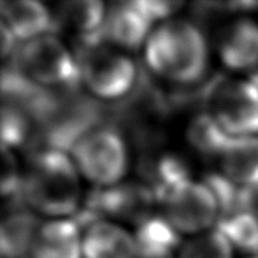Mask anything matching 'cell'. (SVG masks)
<instances>
[{
	"mask_svg": "<svg viewBox=\"0 0 258 258\" xmlns=\"http://www.w3.org/2000/svg\"><path fill=\"white\" fill-rule=\"evenodd\" d=\"M207 114L233 138L258 136V82L219 79L207 92Z\"/></svg>",
	"mask_w": 258,
	"mask_h": 258,
	"instance_id": "cell-6",
	"label": "cell"
},
{
	"mask_svg": "<svg viewBox=\"0 0 258 258\" xmlns=\"http://www.w3.org/2000/svg\"><path fill=\"white\" fill-rule=\"evenodd\" d=\"M2 24L13 34L18 43L50 35L56 29V17L36 0L2 2Z\"/></svg>",
	"mask_w": 258,
	"mask_h": 258,
	"instance_id": "cell-10",
	"label": "cell"
},
{
	"mask_svg": "<svg viewBox=\"0 0 258 258\" xmlns=\"http://www.w3.org/2000/svg\"><path fill=\"white\" fill-rule=\"evenodd\" d=\"M107 9L103 2L82 0L68 2L58 12V23L64 28L77 35L81 40V49L101 45L103 27L106 23Z\"/></svg>",
	"mask_w": 258,
	"mask_h": 258,
	"instance_id": "cell-14",
	"label": "cell"
},
{
	"mask_svg": "<svg viewBox=\"0 0 258 258\" xmlns=\"http://www.w3.org/2000/svg\"><path fill=\"white\" fill-rule=\"evenodd\" d=\"M79 175L97 189L119 185L128 171L126 143L117 129L96 125L74 143L70 150Z\"/></svg>",
	"mask_w": 258,
	"mask_h": 258,
	"instance_id": "cell-3",
	"label": "cell"
},
{
	"mask_svg": "<svg viewBox=\"0 0 258 258\" xmlns=\"http://www.w3.org/2000/svg\"><path fill=\"white\" fill-rule=\"evenodd\" d=\"M146 67L157 78L176 85H191L208 68V42L197 24L169 18L157 24L143 46Z\"/></svg>",
	"mask_w": 258,
	"mask_h": 258,
	"instance_id": "cell-1",
	"label": "cell"
},
{
	"mask_svg": "<svg viewBox=\"0 0 258 258\" xmlns=\"http://www.w3.org/2000/svg\"><path fill=\"white\" fill-rule=\"evenodd\" d=\"M233 247L217 228L191 236L182 244L176 258H232Z\"/></svg>",
	"mask_w": 258,
	"mask_h": 258,
	"instance_id": "cell-19",
	"label": "cell"
},
{
	"mask_svg": "<svg viewBox=\"0 0 258 258\" xmlns=\"http://www.w3.org/2000/svg\"><path fill=\"white\" fill-rule=\"evenodd\" d=\"M187 139L200 154L218 158L230 136L225 134L210 114L203 112L197 115L189 125Z\"/></svg>",
	"mask_w": 258,
	"mask_h": 258,
	"instance_id": "cell-18",
	"label": "cell"
},
{
	"mask_svg": "<svg viewBox=\"0 0 258 258\" xmlns=\"http://www.w3.org/2000/svg\"><path fill=\"white\" fill-rule=\"evenodd\" d=\"M224 178L243 189L258 187V136H230L217 158Z\"/></svg>",
	"mask_w": 258,
	"mask_h": 258,
	"instance_id": "cell-11",
	"label": "cell"
},
{
	"mask_svg": "<svg viewBox=\"0 0 258 258\" xmlns=\"http://www.w3.org/2000/svg\"><path fill=\"white\" fill-rule=\"evenodd\" d=\"M82 257L136 258L135 236L115 222L95 221L82 235Z\"/></svg>",
	"mask_w": 258,
	"mask_h": 258,
	"instance_id": "cell-13",
	"label": "cell"
},
{
	"mask_svg": "<svg viewBox=\"0 0 258 258\" xmlns=\"http://www.w3.org/2000/svg\"><path fill=\"white\" fill-rule=\"evenodd\" d=\"M215 49L225 68L233 73H250L258 68V21L236 17L222 25Z\"/></svg>",
	"mask_w": 258,
	"mask_h": 258,
	"instance_id": "cell-8",
	"label": "cell"
},
{
	"mask_svg": "<svg viewBox=\"0 0 258 258\" xmlns=\"http://www.w3.org/2000/svg\"><path fill=\"white\" fill-rule=\"evenodd\" d=\"M39 219L34 211L18 210L9 214L2 222L0 252L3 258H25L31 255Z\"/></svg>",
	"mask_w": 258,
	"mask_h": 258,
	"instance_id": "cell-15",
	"label": "cell"
},
{
	"mask_svg": "<svg viewBox=\"0 0 258 258\" xmlns=\"http://www.w3.org/2000/svg\"><path fill=\"white\" fill-rule=\"evenodd\" d=\"M154 24L143 10L141 2L117 3L107 10L103 42L123 51L138 50L145 46L154 29Z\"/></svg>",
	"mask_w": 258,
	"mask_h": 258,
	"instance_id": "cell-9",
	"label": "cell"
},
{
	"mask_svg": "<svg viewBox=\"0 0 258 258\" xmlns=\"http://www.w3.org/2000/svg\"><path fill=\"white\" fill-rule=\"evenodd\" d=\"M79 84L101 101L122 100L136 88L139 70L123 50L106 43L79 51Z\"/></svg>",
	"mask_w": 258,
	"mask_h": 258,
	"instance_id": "cell-4",
	"label": "cell"
},
{
	"mask_svg": "<svg viewBox=\"0 0 258 258\" xmlns=\"http://www.w3.org/2000/svg\"><path fill=\"white\" fill-rule=\"evenodd\" d=\"M136 258H174L180 248V235L164 217H149L135 235Z\"/></svg>",
	"mask_w": 258,
	"mask_h": 258,
	"instance_id": "cell-16",
	"label": "cell"
},
{
	"mask_svg": "<svg viewBox=\"0 0 258 258\" xmlns=\"http://www.w3.org/2000/svg\"><path fill=\"white\" fill-rule=\"evenodd\" d=\"M24 174L20 171V165L16 156L10 149L3 147V172H2V195L3 197L20 196L23 187Z\"/></svg>",
	"mask_w": 258,
	"mask_h": 258,
	"instance_id": "cell-21",
	"label": "cell"
},
{
	"mask_svg": "<svg viewBox=\"0 0 258 258\" xmlns=\"http://www.w3.org/2000/svg\"><path fill=\"white\" fill-rule=\"evenodd\" d=\"M12 58L18 73L42 89H74L79 84L77 56L53 34L21 43Z\"/></svg>",
	"mask_w": 258,
	"mask_h": 258,
	"instance_id": "cell-5",
	"label": "cell"
},
{
	"mask_svg": "<svg viewBox=\"0 0 258 258\" xmlns=\"http://www.w3.org/2000/svg\"><path fill=\"white\" fill-rule=\"evenodd\" d=\"M20 196L34 213L51 219L74 215L81 206V175L71 156L50 147L36 153Z\"/></svg>",
	"mask_w": 258,
	"mask_h": 258,
	"instance_id": "cell-2",
	"label": "cell"
},
{
	"mask_svg": "<svg viewBox=\"0 0 258 258\" xmlns=\"http://www.w3.org/2000/svg\"><path fill=\"white\" fill-rule=\"evenodd\" d=\"M31 258H84L82 233L74 219L56 218L40 224Z\"/></svg>",
	"mask_w": 258,
	"mask_h": 258,
	"instance_id": "cell-12",
	"label": "cell"
},
{
	"mask_svg": "<svg viewBox=\"0 0 258 258\" xmlns=\"http://www.w3.org/2000/svg\"><path fill=\"white\" fill-rule=\"evenodd\" d=\"M29 114L21 107L5 103L2 108V145L13 150L23 145L29 135Z\"/></svg>",
	"mask_w": 258,
	"mask_h": 258,
	"instance_id": "cell-20",
	"label": "cell"
},
{
	"mask_svg": "<svg viewBox=\"0 0 258 258\" xmlns=\"http://www.w3.org/2000/svg\"><path fill=\"white\" fill-rule=\"evenodd\" d=\"M247 258H258V257H247Z\"/></svg>",
	"mask_w": 258,
	"mask_h": 258,
	"instance_id": "cell-22",
	"label": "cell"
},
{
	"mask_svg": "<svg viewBox=\"0 0 258 258\" xmlns=\"http://www.w3.org/2000/svg\"><path fill=\"white\" fill-rule=\"evenodd\" d=\"M164 218L179 235L196 236L214 229L221 218V208L211 187L203 180H180L158 197Z\"/></svg>",
	"mask_w": 258,
	"mask_h": 258,
	"instance_id": "cell-7",
	"label": "cell"
},
{
	"mask_svg": "<svg viewBox=\"0 0 258 258\" xmlns=\"http://www.w3.org/2000/svg\"><path fill=\"white\" fill-rule=\"evenodd\" d=\"M215 228L226 236L232 247L258 257V215L254 211L246 210L224 217Z\"/></svg>",
	"mask_w": 258,
	"mask_h": 258,
	"instance_id": "cell-17",
	"label": "cell"
}]
</instances>
